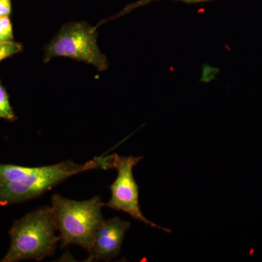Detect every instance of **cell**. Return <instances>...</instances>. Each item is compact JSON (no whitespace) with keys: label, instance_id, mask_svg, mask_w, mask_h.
Returning <instances> with one entry per match:
<instances>
[{"label":"cell","instance_id":"5","mask_svg":"<svg viewBox=\"0 0 262 262\" xmlns=\"http://www.w3.org/2000/svg\"><path fill=\"white\" fill-rule=\"evenodd\" d=\"M144 157L119 156L113 155V168L117 170V177L110 186L112 196L105 206L115 211H120L130 215L134 220L140 221L152 228L170 232V229L160 227L146 218L141 211L139 204V187L134 178V167Z\"/></svg>","mask_w":262,"mask_h":262},{"label":"cell","instance_id":"4","mask_svg":"<svg viewBox=\"0 0 262 262\" xmlns=\"http://www.w3.org/2000/svg\"><path fill=\"white\" fill-rule=\"evenodd\" d=\"M97 38L96 27L86 22L66 24L45 48L44 62L55 57H68L103 72L107 70L108 61L98 48Z\"/></svg>","mask_w":262,"mask_h":262},{"label":"cell","instance_id":"10","mask_svg":"<svg viewBox=\"0 0 262 262\" xmlns=\"http://www.w3.org/2000/svg\"><path fill=\"white\" fill-rule=\"evenodd\" d=\"M13 41V24L10 17L0 18V43H8Z\"/></svg>","mask_w":262,"mask_h":262},{"label":"cell","instance_id":"3","mask_svg":"<svg viewBox=\"0 0 262 262\" xmlns=\"http://www.w3.org/2000/svg\"><path fill=\"white\" fill-rule=\"evenodd\" d=\"M51 203L59 231L61 247L76 244L89 252L96 231L105 220L101 213L105 203L101 196L78 201L54 194Z\"/></svg>","mask_w":262,"mask_h":262},{"label":"cell","instance_id":"2","mask_svg":"<svg viewBox=\"0 0 262 262\" xmlns=\"http://www.w3.org/2000/svg\"><path fill=\"white\" fill-rule=\"evenodd\" d=\"M108 168H113V155L95 157L83 164L67 160L48 166L33 167L31 173L20 182L0 184V207L34 199L76 174Z\"/></svg>","mask_w":262,"mask_h":262},{"label":"cell","instance_id":"11","mask_svg":"<svg viewBox=\"0 0 262 262\" xmlns=\"http://www.w3.org/2000/svg\"><path fill=\"white\" fill-rule=\"evenodd\" d=\"M13 10L11 0H0V18L10 17Z\"/></svg>","mask_w":262,"mask_h":262},{"label":"cell","instance_id":"1","mask_svg":"<svg viewBox=\"0 0 262 262\" xmlns=\"http://www.w3.org/2000/svg\"><path fill=\"white\" fill-rule=\"evenodd\" d=\"M56 215L52 206H43L15 221L9 230L10 245L2 262L42 261L54 254L57 236Z\"/></svg>","mask_w":262,"mask_h":262},{"label":"cell","instance_id":"7","mask_svg":"<svg viewBox=\"0 0 262 262\" xmlns=\"http://www.w3.org/2000/svg\"><path fill=\"white\" fill-rule=\"evenodd\" d=\"M0 119L13 122L16 120L13 108L10 102L9 95L0 80Z\"/></svg>","mask_w":262,"mask_h":262},{"label":"cell","instance_id":"8","mask_svg":"<svg viewBox=\"0 0 262 262\" xmlns=\"http://www.w3.org/2000/svg\"><path fill=\"white\" fill-rule=\"evenodd\" d=\"M155 1H160V0H139V1L136 2L135 3L127 5L120 13L113 16V18H119V17L122 16V15L130 13L133 10L140 8V7L144 6V5L149 4V3H153V2ZM174 1L182 2V3H187V4H196V3H208V2L215 1V0H174Z\"/></svg>","mask_w":262,"mask_h":262},{"label":"cell","instance_id":"9","mask_svg":"<svg viewBox=\"0 0 262 262\" xmlns=\"http://www.w3.org/2000/svg\"><path fill=\"white\" fill-rule=\"evenodd\" d=\"M23 45L14 42L0 43V62L23 51Z\"/></svg>","mask_w":262,"mask_h":262},{"label":"cell","instance_id":"6","mask_svg":"<svg viewBox=\"0 0 262 262\" xmlns=\"http://www.w3.org/2000/svg\"><path fill=\"white\" fill-rule=\"evenodd\" d=\"M130 226V222L117 216L103 221L96 231L89 256L84 261H108L117 257Z\"/></svg>","mask_w":262,"mask_h":262}]
</instances>
